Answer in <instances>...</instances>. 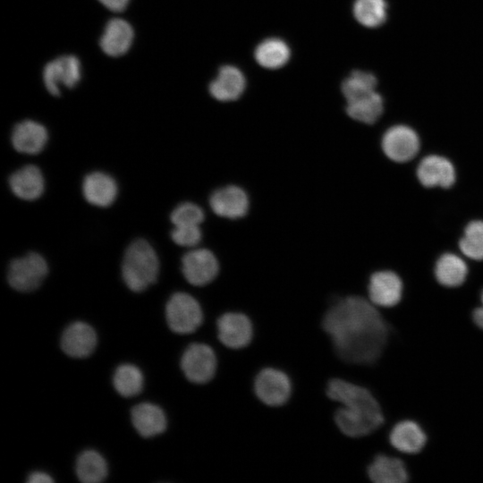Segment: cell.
Wrapping results in <instances>:
<instances>
[{
    "mask_svg": "<svg viewBox=\"0 0 483 483\" xmlns=\"http://www.w3.org/2000/svg\"><path fill=\"white\" fill-rule=\"evenodd\" d=\"M47 139V131L44 125L32 120H24L17 123L11 137L13 147L18 152L30 155L41 152Z\"/></svg>",
    "mask_w": 483,
    "mask_h": 483,
    "instance_id": "2e32d148",
    "label": "cell"
},
{
    "mask_svg": "<svg viewBox=\"0 0 483 483\" xmlns=\"http://www.w3.org/2000/svg\"><path fill=\"white\" fill-rule=\"evenodd\" d=\"M171 237L180 246L194 247L201 240V230L199 225H175Z\"/></svg>",
    "mask_w": 483,
    "mask_h": 483,
    "instance_id": "d6a6232c",
    "label": "cell"
},
{
    "mask_svg": "<svg viewBox=\"0 0 483 483\" xmlns=\"http://www.w3.org/2000/svg\"><path fill=\"white\" fill-rule=\"evenodd\" d=\"M459 248L462 253L473 260H483V221L470 222L460 239Z\"/></svg>",
    "mask_w": 483,
    "mask_h": 483,
    "instance_id": "4dcf8cb0",
    "label": "cell"
},
{
    "mask_svg": "<svg viewBox=\"0 0 483 483\" xmlns=\"http://www.w3.org/2000/svg\"><path fill=\"white\" fill-rule=\"evenodd\" d=\"M118 192L114 179L102 172H93L85 176L82 193L91 205L106 208L113 204Z\"/></svg>",
    "mask_w": 483,
    "mask_h": 483,
    "instance_id": "e0dca14e",
    "label": "cell"
},
{
    "mask_svg": "<svg viewBox=\"0 0 483 483\" xmlns=\"http://www.w3.org/2000/svg\"><path fill=\"white\" fill-rule=\"evenodd\" d=\"M144 377L141 370L132 364H122L113 377V384L117 393L124 397L140 394L143 388Z\"/></svg>",
    "mask_w": 483,
    "mask_h": 483,
    "instance_id": "83f0119b",
    "label": "cell"
},
{
    "mask_svg": "<svg viewBox=\"0 0 483 483\" xmlns=\"http://www.w3.org/2000/svg\"><path fill=\"white\" fill-rule=\"evenodd\" d=\"M468 274L464 260L453 253H445L439 257L435 267L437 282L446 287H457L462 284Z\"/></svg>",
    "mask_w": 483,
    "mask_h": 483,
    "instance_id": "cb8c5ba5",
    "label": "cell"
},
{
    "mask_svg": "<svg viewBox=\"0 0 483 483\" xmlns=\"http://www.w3.org/2000/svg\"><path fill=\"white\" fill-rule=\"evenodd\" d=\"M322 326L336 354L349 363L372 364L386 344V322L376 305L360 296H348L332 305Z\"/></svg>",
    "mask_w": 483,
    "mask_h": 483,
    "instance_id": "6da1fadb",
    "label": "cell"
},
{
    "mask_svg": "<svg viewBox=\"0 0 483 483\" xmlns=\"http://www.w3.org/2000/svg\"><path fill=\"white\" fill-rule=\"evenodd\" d=\"M30 483H49L53 482V479L43 471H34L30 474L27 479Z\"/></svg>",
    "mask_w": 483,
    "mask_h": 483,
    "instance_id": "e575fe53",
    "label": "cell"
},
{
    "mask_svg": "<svg viewBox=\"0 0 483 483\" xmlns=\"http://www.w3.org/2000/svg\"><path fill=\"white\" fill-rule=\"evenodd\" d=\"M291 382L282 371L265 369L256 377L254 391L258 398L269 406L284 404L291 394Z\"/></svg>",
    "mask_w": 483,
    "mask_h": 483,
    "instance_id": "30bf717a",
    "label": "cell"
},
{
    "mask_svg": "<svg viewBox=\"0 0 483 483\" xmlns=\"http://www.w3.org/2000/svg\"><path fill=\"white\" fill-rule=\"evenodd\" d=\"M165 317L168 326L177 334L194 332L202 322L199 302L186 292H175L166 303Z\"/></svg>",
    "mask_w": 483,
    "mask_h": 483,
    "instance_id": "277c9868",
    "label": "cell"
},
{
    "mask_svg": "<svg viewBox=\"0 0 483 483\" xmlns=\"http://www.w3.org/2000/svg\"><path fill=\"white\" fill-rule=\"evenodd\" d=\"M171 221L175 225H200L204 219L203 210L196 204L184 202L171 213Z\"/></svg>",
    "mask_w": 483,
    "mask_h": 483,
    "instance_id": "1f68e13d",
    "label": "cell"
},
{
    "mask_svg": "<svg viewBox=\"0 0 483 483\" xmlns=\"http://www.w3.org/2000/svg\"><path fill=\"white\" fill-rule=\"evenodd\" d=\"M376 77L367 72L354 71L342 84V91L347 102L375 92Z\"/></svg>",
    "mask_w": 483,
    "mask_h": 483,
    "instance_id": "f546056e",
    "label": "cell"
},
{
    "mask_svg": "<svg viewBox=\"0 0 483 483\" xmlns=\"http://www.w3.org/2000/svg\"><path fill=\"white\" fill-rule=\"evenodd\" d=\"M209 204L217 216L232 219L242 217L249 208L247 194L234 185L215 191L210 196Z\"/></svg>",
    "mask_w": 483,
    "mask_h": 483,
    "instance_id": "5bb4252c",
    "label": "cell"
},
{
    "mask_svg": "<svg viewBox=\"0 0 483 483\" xmlns=\"http://www.w3.org/2000/svg\"><path fill=\"white\" fill-rule=\"evenodd\" d=\"M326 394L343 404L335 414V421L344 435L351 437L364 436L384 423L378 402L366 388L334 378L327 384Z\"/></svg>",
    "mask_w": 483,
    "mask_h": 483,
    "instance_id": "7a4b0ae2",
    "label": "cell"
},
{
    "mask_svg": "<svg viewBox=\"0 0 483 483\" xmlns=\"http://www.w3.org/2000/svg\"><path fill=\"white\" fill-rule=\"evenodd\" d=\"M368 292L369 301L374 305L393 307L402 299V283L399 275L393 271H377L369 278Z\"/></svg>",
    "mask_w": 483,
    "mask_h": 483,
    "instance_id": "7c38bea8",
    "label": "cell"
},
{
    "mask_svg": "<svg viewBox=\"0 0 483 483\" xmlns=\"http://www.w3.org/2000/svg\"><path fill=\"white\" fill-rule=\"evenodd\" d=\"M80 63L74 55H63L49 62L44 68L43 80L48 92L60 94V87L73 88L80 79Z\"/></svg>",
    "mask_w": 483,
    "mask_h": 483,
    "instance_id": "9c48e42d",
    "label": "cell"
},
{
    "mask_svg": "<svg viewBox=\"0 0 483 483\" xmlns=\"http://www.w3.org/2000/svg\"><path fill=\"white\" fill-rule=\"evenodd\" d=\"M106 8L112 12H122L129 4V0H98Z\"/></svg>",
    "mask_w": 483,
    "mask_h": 483,
    "instance_id": "836d02e7",
    "label": "cell"
},
{
    "mask_svg": "<svg viewBox=\"0 0 483 483\" xmlns=\"http://www.w3.org/2000/svg\"><path fill=\"white\" fill-rule=\"evenodd\" d=\"M218 262L215 255L207 249H194L182 258V272L192 285L203 286L217 275Z\"/></svg>",
    "mask_w": 483,
    "mask_h": 483,
    "instance_id": "ba28073f",
    "label": "cell"
},
{
    "mask_svg": "<svg viewBox=\"0 0 483 483\" xmlns=\"http://www.w3.org/2000/svg\"><path fill=\"white\" fill-rule=\"evenodd\" d=\"M182 370L192 383L204 384L215 375L216 358L214 351L204 343H192L185 350L181 360Z\"/></svg>",
    "mask_w": 483,
    "mask_h": 483,
    "instance_id": "52a82bcc",
    "label": "cell"
},
{
    "mask_svg": "<svg viewBox=\"0 0 483 483\" xmlns=\"http://www.w3.org/2000/svg\"><path fill=\"white\" fill-rule=\"evenodd\" d=\"M216 326L219 341L228 348H243L251 340L252 326L244 314L225 313L218 318Z\"/></svg>",
    "mask_w": 483,
    "mask_h": 483,
    "instance_id": "4fadbf2b",
    "label": "cell"
},
{
    "mask_svg": "<svg viewBox=\"0 0 483 483\" xmlns=\"http://www.w3.org/2000/svg\"><path fill=\"white\" fill-rule=\"evenodd\" d=\"M481 303L482 306L473 311V320L479 327L483 329V292L481 293Z\"/></svg>",
    "mask_w": 483,
    "mask_h": 483,
    "instance_id": "d590c367",
    "label": "cell"
},
{
    "mask_svg": "<svg viewBox=\"0 0 483 483\" xmlns=\"http://www.w3.org/2000/svg\"><path fill=\"white\" fill-rule=\"evenodd\" d=\"M368 475L376 483H403L408 479L403 462L383 454L375 457L368 468Z\"/></svg>",
    "mask_w": 483,
    "mask_h": 483,
    "instance_id": "603a6c76",
    "label": "cell"
},
{
    "mask_svg": "<svg viewBox=\"0 0 483 483\" xmlns=\"http://www.w3.org/2000/svg\"><path fill=\"white\" fill-rule=\"evenodd\" d=\"M131 415L135 429L144 437H151L165 430V412L156 404L140 403L132 408Z\"/></svg>",
    "mask_w": 483,
    "mask_h": 483,
    "instance_id": "ffe728a7",
    "label": "cell"
},
{
    "mask_svg": "<svg viewBox=\"0 0 483 483\" xmlns=\"http://www.w3.org/2000/svg\"><path fill=\"white\" fill-rule=\"evenodd\" d=\"M389 440L398 451L405 453H416L424 447L427 437L416 422L403 420L393 428Z\"/></svg>",
    "mask_w": 483,
    "mask_h": 483,
    "instance_id": "7402d4cb",
    "label": "cell"
},
{
    "mask_svg": "<svg viewBox=\"0 0 483 483\" xmlns=\"http://www.w3.org/2000/svg\"><path fill=\"white\" fill-rule=\"evenodd\" d=\"M289 57L288 46L278 38L266 39L255 50L256 61L261 66L268 69H276L284 65Z\"/></svg>",
    "mask_w": 483,
    "mask_h": 483,
    "instance_id": "4316f807",
    "label": "cell"
},
{
    "mask_svg": "<svg viewBox=\"0 0 483 483\" xmlns=\"http://www.w3.org/2000/svg\"><path fill=\"white\" fill-rule=\"evenodd\" d=\"M47 273L46 259L38 253L31 252L11 262L7 278L14 290L31 292L42 284Z\"/></svg>",
    "mask_w": 483,
    "mask_h": 483,
    "instance_id": "5b68a950",
    "label": "cell"
},
{
    "mask_svg": "<svg viewBox=\"0 0 483 483\" xmlns=\"http://www.w3.org/2000/svg\"><path fill=\"white\" fill-rule=\"evenodd\" d=\"M419 183L426 188H450L455 182L456 173L452 162L439 155H428L418 165Z\"/></svg>",
    "mask_w": 483,
    "mask_h": 483,
    "instance_id": "8fae6325",
    "label": "cell"
},
{
    "mask_svg": "<svg viewBox=\"0 0 483 483\" xmlns=\"http://www.w3.org/2000/svg\"><path fill=\"white\" fill-rule=\"evenodd\" d=\"M96 344L97 335L94 329L80 321L67 326L61 338L62 350L72 358H85L90 355Z\"/></svg>",
    "mask_w": 483,
    "mask_h": 483,
    "instance_id": "9a60e30c",
    "label": "cell"
},
{
    "mask_svg": "<svg viewBox=\"0 0 483 483\" xmlns=\"http://www.w3.org/2000/svg\"><path fill=\"white\" fill-rule=\"evenodd\" d=\"M386 10V0H356L353 4L355 19L369 28L377 27L385 22Z\"/></svg>",
    "mask_w": 483,
    "mask_h": 483,
    "instance_id": "f1b7e54d",
    "label": "cell"
},
{
    "mask_svg": "<svg viewBox=\"0 0 483 483\" xmlns=\"http://www.w3.org/2000/svg\"><path fill=\"white\" fill-rule=\"evenodd\" d=\"M159 273V261L152 246L145 240L132 242L126 249L122 275L127 287L135 292H143L154 284Z\"/></svg>",
    "mask_w": 483,
    "mask_h": 483,
    "instance_id": "3957f363",
    "label": "cell"
},
{
    "mask_svg": "<svg viewBox=\"0 0 483 483\" xmlns=\"http://www.w3.org/2000/svg\"><path fill=\"white\" fill-rule=\"evenodd\" d=\"M381 147L384 154L392 161L405 163L418 154L420 142L416 131L406 125H394L389 128L382 138Z\"/></svg>",
    "mask_w": 483,
    "mask_h": 483,
    "instance_id": "8992f818",
    "label": "cell"
},
{
    "mask_svg": "<svg viewBox=\"0 0 483 483\" xmlns=\"http://www.w3.org/2000/svg\"><path fill=\"white\" fill-rule=\"evenodd\" d=\"M12 191L24 200L39 198L45 189L44 177L38 167L29 165L14 172L9 178Z\"/></svg>",
    "mask_w": 483,
    "mask_h": 483,
    "instance_id": "d6986e66",
    "label": "cell"
},
{
    "mask_svg": "<svg viewBox=\"0 0 483 483\" xmlns=\"http://www.w3.org/2000/svg\"><path fill=\"white\" fill-rule=\"evenodd\" d=\"M384 109L382 97L377 92L347 102V114L360 123H374L381 115Z\"/></svg>",
    "mask_w": 483,
    "mask_h": 483,
    "instance_id": "484cf974",
    "label": "cell"
},
{
    "mask_svg": "<svg viewBox=\"0 0 483 483\" xmlns=\"http://www.w3.org/2000/svg\"><path fill=\"white\" fill-rule=\"evenodd\" d=\"M245 79L242 72L233 66L220 68L217 77L210 83L211 96L219 101H232L242 94Z\"/></svg>",
    "mask_w": 483,
    "mask_h": 483,
    "instance_id": "44dd1931",
    "label": "cell"
},
{
    "mask_svg": "<svg viewBox=\"0 0 483 483\" xmlns=\"http://www.w3.org/2000/svg\"><path fill=\"white\" fill-rule=\"evenodd\" d=\"M76 475L85 483H97L107 476V464L103 456L94 450L82 452L76 461Z\"/></svg>",
    "mask_w": 483,
    "mask_h": 483,
    "instance_id": "d4e9b609",
    "label": "cell"
},
{
    "mask_svg": "<svg viewBox=\"0 0 483 483\" xmlns=\"http://www.w3.org/2000/svg\"><path fill=\"white\" fill-rule=\"evenodd\" d=\"M134 32L125 20L114 18L105 27L100 38V47L107 55L116 57L125 54L131 46Z\"/></svg>",
    "mask_w": 483,
    "mask_h": 483,
    "instance_id": "ac0fdd59",
    "label": "cell"
}]
</instances>
